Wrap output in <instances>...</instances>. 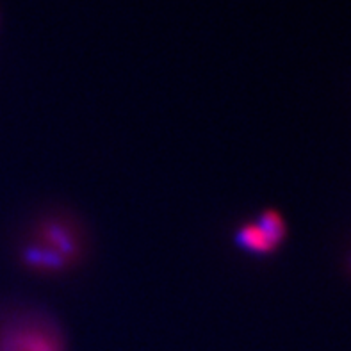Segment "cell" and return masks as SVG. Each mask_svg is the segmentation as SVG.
I'll return each instance as SVG.
<instances>
[{
    "mask_svg": "<svg viewBox=\"0 0 351 351\" xmlns=\"http://www.w3.org/2000/svg\"><path fill=\"white\" fill-rule=\"evenodd\" d=\"M0 351H64V339L52 319L20 314L0 325Z\"/></svg>",
    "mask_w": 351,
    "mask_h": 351,
    "instance_id": "obj_1",
    "label": "cell"
},
{
    "mask_svg": "<svg viewBox=\"0 0 351 351\" xmlns=\"http://www.w3.org/2000/svg\"><path fill=\"white\" fill-rule=\"evenodd\" d=\"M287 236V225L276 210H266L255 223H246L237 232V243L246 252L271 254Z\"/></svg>",
    "mask_w": 351,
    "mask_h": 351,
    "instance_id": "obj_2",
    "label": "cell"
}]
</instances>
